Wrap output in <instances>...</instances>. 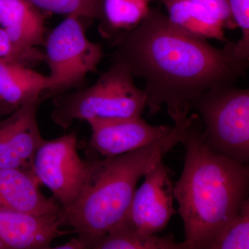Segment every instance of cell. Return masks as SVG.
Returning a JSON list of instances; mask_svg holds the SVG:
<instances>
[{
    "instance_id": "cell-1",
    "label": "cell",
    "mask_w": 249,
    "mask_h": 249,
    "mask_svg": "<svg viewBox=\"0 0 249 249\" xmlns=\"http://www.w3.org/2000/svg\"><path fill=\"white\" fill-rule=\"evenodd\" d=\"M112 62L127 65L145 82L149 116L161 110L191 111L208 90L233 85L247 73L249 60L241 58L232 42L222 49L173 27L161 10L150 9L139 25L111 39Z\"/></svg>"
},
{
    "instance_id": "cell-2",
    "label": "cell",
    "mask_w": 249,
    "mask_h": 249,
    "mask_svg": "<svg viewBox=\"0 0 249 249\" xmlns=\"http://www.w3.org/2000/svg\"><path fill=\"white\" fill-rule=\"evenodd\" d=\"M182 143L184 165L174 196L184 226L183 249H209L248 198L249 164L211 150L196 114Z\"/></svg>"
},
{
    "instance_id": "cell-3",
    "label": "cell",
    "mask_w": 249,
    "mask_h": 249,
    "mask_svg": "<svg viewBox=\"0 0 249 249\" xmlns=\"http://www.w3.org/2000/svg\"><path fill=\"white\" fill-rule=\"evenodd\" d=\"M178 109L168 112L175 123L160 139L133 151L88 161L86 183L76 201L62 209L64 226L84 238L89 249L125 217L137 183L166 154L182 142L196 114Z\"/></svg>"
},
{
    "instance_id": "cell-4",
    "label": "cell",
    "mask_w": 249,
    "mask_h": 249,
    "mask_svg": "<svg viewBox=\"0 0 249 249\" xmlns=\"http://www.w3.org/2000/svg\"><path fill=\"white\" fill-rule=\"evenodd\" d=\"M52 98V120L64 129L76 120L89 122L141 117L147 107L145 92L134 84L129 67L121 62H112L91 86Z\"/></svg>"
},
{
    "instance_id": "cell-5",
    "label": "cell",
    "mask_w": 249,
    "mask_h": 249,
    "mask_svg": "<svg viewBox=\"0 0 249 249\" xmlns=\"http://www.w3.org/2000/svg\"><path fill=\"white\" fill-rule=\"evenodd\" d=\"M92 19L67 16L45 37L44 62L48 66L45 98L84 88L87 76L97 70L104 57L101 44L88 39Z\"/></svg>"
},
{
    "instance_id": "cell-6",
    "label": "cell",
    "mask_w": 249,
    "mask_h": 249,
    "mask_svg": "<svg viewBox=\"0 0 249 249\" xmlns=\"http://www.w3.org/2000/svg\"><path fill=\"white\" fill-rule=\"evenodd\" d=\"M204 124L203 140L213 151L243 164L249 161V91L235 84L205 91L195 101Z\"/></svg>"
},
{
    "instance_id": "cell-7",
    "label": "cell",
    "mask_w": 249,
    "mask_h": 249,
    "mask_svg": "<svg viewBox=\"0 0 249 249\" xmlns=\"http://www.w3.org/2000/svg\"><path fill=\"white\" fill-rule=\"evenodd\" d=\"M32 168L38 181L53 193L62 209L78 199L89 172L88 161L82 160L77 152L76 134L73 132L44 140L34 156Z\"/></svg>"
},
{
    "instance_id": "cell-8",
    "label": "cell",
    "mask_w": 249,
    "mask_h": 249,
    "mask_svg": "<svg viewBox=\"0 0 249 249\" xmlns=\"http://www.w3.org/2000/svg\"><path fill=\"white\" fill-rule=\"evenodd\" d=\"M173 173L163 160L145 175L142 186L134 192L124 221L144 235L164 230L175 214Z\"/></svg>"
},
{
    "instance_id": "cell-9",
    "label": "cell",
    "mask_w": 249,
    "mask_h": 249,
    "mask_svg": "<svg viewBox=\"0 0 249 249\" xmlns=\"http://www.w3.org/2000/svg\"><path fill=\"white\" fill-rule=\"evenodd\" d=\"M43 101H31L0 119V169L33 172L34 156L45 140L37 120V109Z\"/></svg>"
},
{
    "instance_id": "cell-10",
    "label": "cell",
    "mask_w": 249,
    "mask_h": 249,
    "mask_svg": "<svg viewBox=\"0 0 249 249\" xmlns=\"http://www.w3.org/2000/svg\"><path fill=\"white\" fill-rule=\"evenodd\" d=\"M88 123L91 129L89 147L103 157H115L145 146L163 138L173 128L151 125L142 116Z\"/></svg>"
},
{
    "instance_id": "cell-11",
    "label": "cell",
    "mask_w": 249,
    "mask_h": 249,
    "mask_svg": "<svg viewBox=\"0 0 249 249\" xmlns=\"http://www.w3.org/2000/svg\"><path fill=\"white\" fill-rule=\"evenodd\" d=\"M62 211L36 214L0 209V240L5 249H47L56 237L73 233L61 230Z\"/></svg>"
},
{
    "instance_id": "cell-12",
    "label": "cell",
    "mask_w": 249,
    "mask_h": 249,
    "mask_svg": "<svg viewBox=\"0 0 249 249\" xmlns=\"http://www.w3.org/2000/svg\"><path fill=\"white\" fill-rule=\"evenodd\" d=\"M34 173L20 169H0V209L36 214L55 213L62 207L55 198H47Z\"/></svg>"
},
{
    "instance_id": "cell-13",
    "label": "cell",
    "mask_w": 249,
    "mask_h": 249,
    "mask_svg": "<svg viewBox=\"0 0 249 249\" xmlns=\"http://www.w3.org/2000/svg\"><path fill=\"white\" fill-rule=\"evenodd\" d=\"M29 0H0V27L18 48L32 50L44 45L45 17Z\"/></svg>"
},
{
    "instance_id": "cell-14",
    "label": "cell",
    "mask_w": 249,
    "mask_h": 249,
    "mask_svg": "<svg viewBox=\"0 0 249 249\" xmlns=\"http://www.w3.org/2000/svg\"><path fill=\"white\" fill-rule=\"evenodd\" d=\"M48 76L17 62L0 60V103L11 112L31 101L45 98Z\"/></svg>"
},
{
    "instance_id": "cell-15",
    "label": "cell",
    "mask_w": 249,
    "mask_h": 249,
    "mask_svg": "<svg viewBox=\"0 0 249 249\" xmlns=\"http://www.w3.org/2000/svg\"><path fill=\"white\" fill-rule=\"evenodd\" d=\"M167 10L171 25L183 34L194 38L216 39L229 42L222 23L201 5L190 0H158Z\"/></svg>"
},
{
    "instance_id": "cell-16",
    "label": "cell",
    "mask_w": 249,
    "mask_h": 249,
    "mask_svg": "<svg viewBox=\"0 0 249 249\" xmlns=\"http://www.w3.org/2000/svg\"><path fill=\"white\" fill-rule=\"evenodd\" d=\"M155 0H104L103 18L98 30L105 38L130 31L142 23Z\"/></svg>"
},
{
    "instance_id": "cell-17",
    "label": "cell",
    "mask_w": 249,
    "mask_h": 249,
    "mask_svg": "<svg viewBox=\"0 0 249 249\" xmlns=\"http://www.w3.org/2000/svg\"><path fill=\"white\" fill-rule=\"evenodd\" d=\"M92 249H183V246L182 243H177L171 235L159 237L156 235H142L124 221H121L98 239Z\"/></svg>"
},
{
    "instance_id": "cell-18",
    "label": "cell",
    "mask_w": 249,
    "mask_h": 249,
    "mask_svg": "<svg viewBox=\"0 0 249 249\" xmlns=\"http://www.w3.org/2000/svg\"><path fill=\"white\" fill-rule=\"evenodd\" d=\"M249 249V199L241 205L235 217L218 233L209 249Z\"/></svg>"
},
{
    "instance_id": "cell-19",
    "label": "cell",
    "mask_w": 249,
    "mask_h": 249,
    "mask_svg": "<svg viewBox=\"0 0 249 249\" xmlns=\"http://www.w3.org/2000/svg\"><path fill=\"white\" fill-rule=\"evenodd\" d=\"M42 11L66 16H81L89 19L103 18L104 0H29Z\"/></svg>"
},
{
    "instance_id": "cell-20",
    "label": "cell",
    "mask_w": 249,
    "mask_h": 249,
    "mask_svg": "<svg viewBox=\"0 0 249 249\" xmlns=\"http://www.w3.org/2000/svg\"><path fill=\"white\" fill-rule=\"evenodd\" d=\"M0 60L17 62L31 67L44 62V53L37 48L32 50L18 48L4 29L0 27Z\"/></svg>"
},
{
    "instance_id": "cell-21",
    "label": "cell",
    "mask_w": 249,
    "mask_h": 249,
    "mask_svg": "<svg viewBox=\"0 0 249 249\" xmlns=\"http://www.w3.org/2000/svg\"><path fill=\"white\" fill-rule=\"evenodd\" d=\"M232 18L242 31V38L235 44L241 58H249V0H229Z\"/></svg>"
},
{
    "instance_id": "cell-22",
    "label": "cell",
    "mask_w": 249,
    "mask_h": 249,
    "mask_svg": "<svg viewBox=\"0 0 249 249\" xmlns=\"http://www.w3.org/2000/svg\"><path fill=\"white\" fill-rule=\"evenodd\" d=\"M208 10L222 23L224 29L232 30L237 28L232 18L229 0H190Z\"/></svg>"
},
{
    "instance_id": "cell-23",
    "label": "cell",
    "mask_w": 249,
    "mask_h": 249,
    "mask_svg": "<svg viewBox=\"0 0 249 249\" xmlns=\"http://www.w3.org/2000/svg\"><path fill=\"white\" fill-rule=\"evenodd\" d=\"M53 249H89L88 242L83 237L77 235L73 237L69 242L62 245L55 246Z\"/></svg>"
},
{
    "instance_id": "cell-24",
    "label": "cell",
    "mask_w": 249,
    "mask_h": 249,
    "mask_svg": "<svg viewBox=\"0 0 249 249\" xmlns=\"http://www.w3.org/2000/svg\"><path fill=\"white\" fill-rule=\"evenodd\" d=\"M11 111L8 109L7 107H5L4 105L1 104L0 103V119H1V116L4 115V114H11Z\"/></svg>"
},
{
    "instance_id": "cell-25",
    "label": "cell",
    "mask_w": 249,
    "mask_h": 249,
    "mask_svg": "<svg viewBox=\"0 0 249 249\" xmlns=\"http://www.w3.org/2000/svg\"><path fill=\"white\" fill-rule=\"evenodd\" d=\"M0 249H5V247L4 245H3L2 242L0 240Z\"/></svg>"
}]
</instances>
